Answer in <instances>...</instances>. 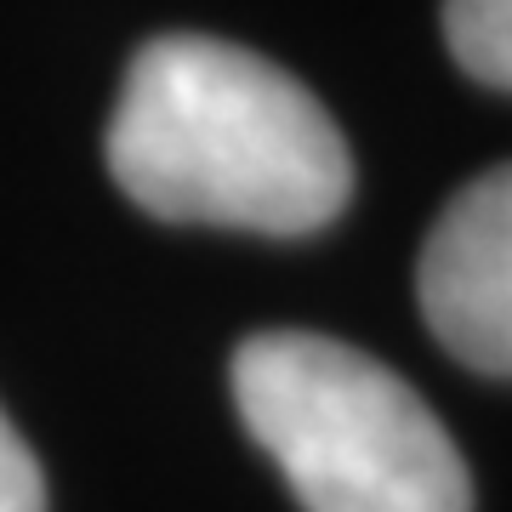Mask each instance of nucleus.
Returning a JSON list of instances; mask_svg holds the SVG:
<instances>
[{
  "label": "nucleus",
  "instance_id": "obj_1",
  "mask_svg": "<svg viewBox=\"0 0 512 512\" xmlns=\"http://www.w3.org/2000/svg\"><path fill=\"white\" fill-rule=\"evenodd\" d=\"M109 171L160 222L302 239L342 217L353 154L325 103L279 63L211 35L131 57L109 120Z\"/></svg>",
  "mask_w": 512,
  "mask_h": 512
},
{
  "label": "nucleus",
  "instance_id": "obj_4",
  "mask_svg": "<svg viewBox=\"0 0 512 512\" xmlns=\"http://www.w3.org/2000/svg\"><path fill=\"white\" fill-rule=\"evenodd\" d=\"M444 35L473 80L512 86V0H444Z\"/></svg>",
  "mask_w": 512,
  "mask_h": 512
},
{
  "label": "nucleus",
  "instance_id": "obj_3",
  "mask_svg": "<svg viewBox=\"0 0 512 512\" xmlns=\"http://www.w3.org/2000/svg\"><path fill=\"white\" fill-rule=\"evenodd\" d=\"M427 330L478 376L512 370V177L484 171L439 211L421 245Z\"/></svg>",
  "mask_w": 512,
  "mask_h": 512
},
{
  "label": "nucleus",
  "instance_id": "obj_5",
  "mask_svg": "<svg viewBox=\"0 0 512 512\" xmlns=\"http://www.w3.org/2000/svg\"><path fill=\"white\" fill-rule=\"evenodd\" d=\"M0 512H46V478L35 450L0 410Z\"/></svg>",
  "mask_w": 512,
  "mask_h": 512
},
{
  "label": "nucleus",
  "instance_id": "obj_2",
  "mask_svg": "<svg viewBox=\"0 0 512 512\" xmlns=\"http://www.w3.org/2000/svg\"><path fill=\"white\" fill-rule=\"evenodd\" d=\"M234 404L308 512H473L467 461L427 399L336 336L239 342Z\"/></svg>",
  "mask_w": 512,
  "mask_h": 512
}]
</instances>
